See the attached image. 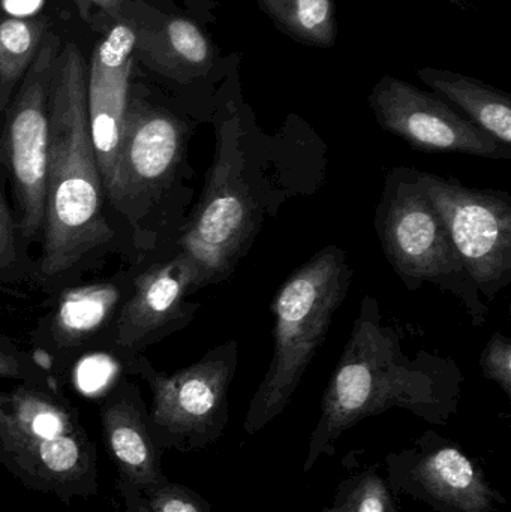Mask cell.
<instances>
[{
	"label": "cell",
	"instance_id": "cell-1",
	"mask_svg": "<svg viewBox=\"0 0 511 512\" xmlns=\"http://www.w3.org/2000/svg\"><path fill=\"white\" fill-rule=\"evenodd\" d=\"M87 65L68 44L54 63L45 218L35 282L47 289L74 285L111 254L120 255L87 116Z\"/></svg>",
	"mask_w": 511,
	"mask_h": 512
},
{
	"label": "cell",
	"instance_id": "cell-2",
	"mask_svg": "<svg viewBox=\"0 0 511 512\" xmlns=\"http://www.w3.org/2000/svg\"><path fill=\"white\" fill-rule=\"evenodd\" d=\"M464 376L456 364L429 352L408 357L395 330L381 322L380 304L366 295L350 339L327 384L303 471L351 427L389 409H405L431 424H446L458 411Z\"/></svg>",
	"mask_w": 511,
	"mask_h": 512
},
{
	"label": "cell",
	"instance_id": "cell-3",
	"mask_svg": "<svg viewBox=\"0 0 511 512\" xmlns=\"http://www.w3.org/2000/svg\"><path fill=\"white\" fill-rule=\"evenodd\" d=\"M188 126L131 92L113 180L105 194L120 255L137 265L170 248L179 233Z\"/></svg>",
	"mask_w": 511,
	"mask_h": 512
},
{
	"label": "cell",
	"instance_id": "cell-4",
	"mask_svg": "<svg viewBox=\"0 0 511 512\" xmlns=\"http://www.w3.org/2000/svg\"><path fill=\"white\" fill-rule=\"evenodd\" d=\"M0 463L24 486L66 502L98 493L95 447L53 382L0 390Z\"/></svg>",
	"mask_w": 511,
	"mask_h": 512
},
{
	"label": "cell",
	"instance_id": "cell-5",
	"mask_svg": "<svg viewBox=\"0 0 511 512\" xmlns=\"http://www.w3.org/2000/svg\"><path fill=\"white\" fill-rule=\"evenodd\" d=\"M351 276L347 254L330 245L294 271L279 289L272 304L273 357L243 423L248 435L261 432L287 408L347 297Z\"/></svg>",
	"mask_w": 511,
	"mask_h": 512
},
{
	"label": "cell",
	"instance_id": "cell-6",
	"mask_svg": "<svg viewBox=\"0 0 511 512\" xmlns=\"http://www.w3.org/2000/svg\"><path fill=\"white\" fill-rule=\"evenodd\" d=\"M375 225L384 254L408 289L434 283L465 304L474 325L485 322L486 307L479 289L456 252L443 219L420 188L416 171L390 173Z\"/></svg>",
	"mask_w": 511,
	"mask_h": 512
},
{
	"label": "cell",
	"instance_id": "cell-7",
	"mask_svg": "<svg viewBox=\"0 0 511 512\" xmlns=\"http://www.w3.org/2000/svg\"><path fill=\"white\" fill-rule=\"evenodd\" d=\"M243 173L239 138L222 126L200 201L168 248L191 259L200 288L225 282L257 234V206Z\"/></svg>",
	"mask_w": 511,
	"mask_h": 512
},
{
	"label": "cell",
	"instance_id": "cell-8",
	"mask_svg": "<svg viewBox=\"0 0 511 512\" xmlns=\"http://www.w3.org/2000/svg\"><path fill=\"white\" fill-rule=\"evenodd\" d=\"M59 38L44 36L0 131V171L11 186L14 216L27 246L41 240L45 218V177L50 144V87Z\"/></svg>",
	"mask_w": 511,
	"mask_h": 512
},
{
	"label": "cell",
	"instance_id": "cell-9",
	"mask_svg": "<svg viewBox=\"0 0 511 512\" xmlns=\"http://www.w3.org/2000/svg\"><path fill=\"white\" fill-rule=\"evenodd\" d=\"M416 177L477 289L494 300L511 280L510 195L432 173L416 171Z\"/></svg>",
	"mask_w": 511,
	"mask_h": 512
},
{
	"label": "cell",
	"instance_id": "cell-10",
	"mask_svg": "<svg viewBox=\"0 0 511 512\" xmlns=\"http://www.w3.org/2000/svg\"><path fill=\"white\" fill-rule=\"evenodd\" d=\"M237 357V340H230L173 375L158 372L141 355L126 361L129 370L140 375L152 391L149 417L153 426L198 448L224 433Z\"/></svg>",
	"mask_w": 511,
	"mask_h": 512
},
{
	"label": "cell",
	"instance_id": "cell-11",
	"mask_svg": "<svg viewBox=\"0 0 511 512\" xmlns=\"http://www.w3.org/2000/svg\"><path fill=\"white\" fill-rule=\"evenodd\" d=\"M200 289L191 259L174 249L137 264L134 285L123 303L107 349L131 358L182 330L194 319L198 304L188 295Z\"/></svg>",
	"mask_w": 511,
	"mask_h": 512
},
{
	"label": "cell",
	"instance_id": "cell-12",
	"mask_svg": "<svg viewBox=\"0 0 511 512\" xmlns=\"http://www.w3.org/2000/svg\"><path fill=\"white\" fill-rule=\"evenodd\" d=\"M369 104L378 125L407 141L414 150L462 153L495 161L511 159L510 149L453 110L443 98L407 81L389 75L381 78Z\"/></svg>",
	"mask_w": 511,
	"mask_h": 512
},
{
	"label": "cell",
	"instance_id": "cell-13",
	"mask_svg": "<svg viewBox=\"0 0 511 512\" xmlns=\"http://www.w3.org/2000/svg\"><path fill=\"white\" fill-rule=\"evenodd\" d=\"M395 492L425 502L438 512H492L504 499L489 486L476 463L449 442L426 433L417 448L390 454Z\"/></svg>",
	"mask_w": 511,
	"mask_h": 512
},
{
	"label": "cell",
	"instance_id": "cell-14",
	"mask_svg": "<svg viewBox=\"0 0 511 512\" xmlns=\"http://www.w3.org/2000/svg\"><path fill=\"white\" fill-rule=\"evenodd\" d=\"M135 45L137 33L126 24H117L96 45L87 66V116L104 194H107L113 180L126 108L132 92Z\"/></svg>",
	"mask_w": 511,
	"mask_h": 512
},
{
	"label": "cell",
	"instance_id": "cell-15",
	"mask_svg": "<svg viewBox=\"0 0 511 512\" xmlns=\"http://www.w3.org/2000/svg\"><path fill=\"white\" fill-rule=\"evenodd\" d=\"M137 265L107 279L57 289L56 303L38 328L39 342L56 357L107 349L114 321L134 285Z\"/></svg>",
	"mask_w": 511,
	"mask_h": 512
},
{
	"label": "cell",
	"instance_id": "cell-16",
	"mask_svg": "<svg viewBox=\"0 0 511 512\" xmlns=\"http://www.w3.org/2000/svg\"><path fill=\"white\" fill-rule=\"evenodd\" d=\"M101 417L108 451L122 477L146 492L167 484L141 412L137 387L129 382L117 387L102 406Z\"/></svg>",
	"mask_w": 511,
	"mask_h": 512
},
{
	"label": "cell",
	"instance_id": "cell-17",
	"mask_svg": "<svg viewBox=\"0 0 511 512\" xmlns=\"http://www.w3.org/2000/svg\"><path fill=\"white\" fill-rule=\"evenodd\" d=\"M417 75L440 98L456 105L477 128L510 149L511 99L507 93L444 69L422 68Z\"/></svg>",
	"mask_w": 511,
	"mask_h": 512
},
{
	"label": "cell",
	"instance_id": "cell-18",
	"mask_svg": "<svg viewBox=\"0 0 511 512\" xmlns=\"http://www.w3.org/2000/svg\"><path fill=\"white\" fill-rule=\"evenodd\" d=\"M44 36V26L36 21L0 17V114L3 117Z\"/></svg>",
	"mask_w": 511,
	"mask_h": 512
},
{
	"label": "cell",
	"instance_id": "cell-19",
	"mask_svg": "<svg viewBox=\"0 0 511 512\" xmlns=\"http://www.w3.org/2000/svg\"><path fill=\"white\" fill-rule=\"evenodd\" d=\"M258 3L291 38L324 48L335 44L333 0H258Z\"/></svg>",
	"mask_w": 511,
	"mask_h": 512
},
{
	"label": "cell",
	"instance_id": "cell-20",
	"mask_svg": "<svg viewBox=\"0 0 511 512\" xmlns=\"http://www.w3.org/2000/svg\"><path fill=\"white\" fill-rule=\"evenodd\" d=\"M35 282V261L0 186V285Z\"/></svg>",
	"mask_w": 511,
	"mask_h": 512
},
{
	"label": "cell",
	"instance_id": "cell-21",
	"mask_svg": "<svg viewBox=\"0 0 511 512\" xmlns=\"http://www.w3.org/2000/svg\"><path fill=\"white\" fill-rule=\"evenodd\" d=\"M323 512H396L389 487L375 474L359 475L344 484L333 507Z\"/></svg>",
	"mask_w": 511,
	"mask_h": 512
},
{
	"label": "cell",
	"instance_id": "cell-22",
	"mask_svg": "<svg viewBox=\"0 0 511 512\" xmlns=\"http://www.w3.org/2000/svg\"><path fill=\"white\" fill-rule=\"evenodd\" d=\"M165 41L173 56L192 71H207L212 63V45L200 27L186 18H171L165 26Z\"/></svg>",
	"mask_w": 511,
	"mask_h": 512
},
{
	"label": "cell",
	"instance_id": "cell-23",
	"mask_svg": "<svg viewBox=\"0 0 511 512\" xmlns=\"http://www.w3.org/2000/svg\"><path fill=\"white\" fill-rule=\"evenodd\" d=\"M0 378L15 379L18 382H53L50 372L41 361L20 351L11 340L0 339Z\"/></svg>",
	"mask_w": 511,
	"mask_h": 512
},
{
	"label": "cell",
	"instance_id": "cell-24",
	"mask_svg": "<svg viewBox=\"0 0 511 512\" xmlns=\"http://www.w3.org/2000/svg\"><path fill=\"white\" fill-rule=\"evenodd\" d=\"M149 493V499L131 504L128 512H209L204 502L185 487L167 483Z\"/></svg>",
	"mask_w": 511,
	"mask_h": 512
},
{
	"label": "cell",
	"instance_id": "cell-25",
	"mask_svg": "<svg viewBox=\"0 0 511 512\" xmlns=\"http://www.w3.org/2000/svg\"><path fill=\"white\" fill-rule=\"evenodd\" d=\"M483 376L500 385L511 399V342L509 337L495 333L480 358Z\"/></svg>",
	"mask_w": 511,
	"mask_h": 512
},
{
	"label": "cell",
	"instance_id": "cell-26",
	"mask_svg": "<svg viewBox=\"0 0 511 512\" xmlns=\"http://www.w3.org/2000/svg\"><path fill=\"white\" fill-rule=\"evenodd\" d=\"M44 6V0H0V8L3 14L12 18H27L38 14Z\"/></svg>",
	"mask_w": 511,
	"mask_h": 512
},
{
	"label": "cell",
	"instance_id": "cell-27",
	"mask_svg": "<svg viewBox=\"0 0 511 512\" xmlns=\"http://www.w3.org/2000/svg\"><path fill=\"white\" fill-rule=\"evenodd\" d=\"M123 0H87L89 6H98L102 11L107 12L111 17L117 18L120 14V8H122Z\"/></svg>",
	"mask_w": 511,
	"mask_h": 512
},
{
	"label": "cell",
	"instance_id": "cell-28",
	"mask_svg": "<svg viewBox=\"0 0 511 512\" xmlns=\"http://www.w3.org/2000/svg\"><path fill=\"white\" fill-rule=\"evenodd\" d=\"M75 6H77L78 12H80L83 20L89 21L90 18V6L87 0H74Z\"/></svg>",
	"mask_w": 511,
	"mask_h": 512
},
{
	"label": "cell",
	"instance_id": "cell-29",
	"mask_svg": "<svg viewBox=\"0 0 511 512\" xmlns=\"http://www.w3.org/2000/svg\"><path fill=\"white\" fill-rule=\"evenodd\" d=\"M0 339H5V336H3L2 333H0Z\"/></svg>",
	"mask_w": 511,
	"mask_h": 512
}]
</instances>
